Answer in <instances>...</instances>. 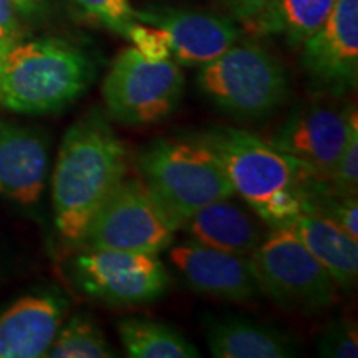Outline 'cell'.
<instances>
[{
  "label": "cell",
  "mask_w": 358,
  "mask_h": 358,
  "mask_svg": "<svg viewBox=\"0 0 358 358\" xmlns=\"http://www.w3.org/2000/svg\"><path fill=\"white\" fill-rule=\"evenodd\" d=\"M127 173V146L101 111H90L71 124L52 181L55 226L66 243H83L90 224Z\"/></svg>",
  "instance_id": "6da1fadb"
},
{
  "label": "cell",
  "mask_w": 358,
  "mask_h": 358,
  "mask_svg": "<svg viewBox=\"0 0 358 358\" xmlns=\"http://www.w3.org/2000/svg\"><path fill=\"white\" fill-rule=\"evenodd\" d=\"M87 53L60 38L17 42L0 58V105L25 115L64 110L93 80Z\"/></svg>",
  "instance_id": "7a4b0ae2"
},
{
  "label": "cell",
  "mask_w": 358,
  "mask_h": 358,
  "mask_svg": "<svg viewBox=\"0 0 358 358\" xmlns=\"http://www.w3.org/2000/svg\"><path fill=\"white\" fill-rule=\"evenodd\" d=\"M138 169L178 229L198 209L234 196L221 161L199 136L156 140L138 156Z\"/></svg>",
  "instance_id": "3957f363"
},
{
  "label": "cell",
  "mask_w": 358,
  "mask_h": 358,
  "mask_svg": "<svg viewBox=\"0 0 358 358\" xmlns=\"http://www.w3.org/2000/svg\"><path fill=\"white\" fill-rule=\"evenodd\" d=\"M198 87L219 110L244 122L267 118L290 96L284 65L256 42H236L201 66Z\"/></svg>",
  "instance_id": "277c9868"
},
{
  "label": "cell",
  "mask_w": 358,
  "mask_h": 358,
  "mask_svg": "<svg viewBox=\"0 0 358 358\" xmlns=\"http://www.w3.org/2000/svg\"><path fill=\"white\" fill-rule=\"evenodd\" d=\"M249 261L261 292L282 308L317 313L337 297L332 277L290 227L267 232Z\"/></svg>",
  "instance_id": "5b68a950"
},
{
  "label": "cell",
  "mask_w": 358,
  "mask_h": 358,
  "mask_svg": "<svg viewBox=\"0 0 358 358\" xmlns=\"http://www.w3.org/2000/svg\"><path fill=\"white\" fill-rule=\"evenodd\" d=\"M221 161L234 194L259 213L277 192L306 189L317 174L259 138L237 128H214L199 134ZM320 178V176H319Z\"/></svg>",
  "instance_id": "8992f818"
},
{
  "label": "cell",
  "mask_w": 358,
  "mask_h": 358,
  "mask_svg": "<svg viewBox=\"0 0 358 358\" xmlns=\"http://www.w3.org/2000/svg\"><path fill=\"white\" fill-rule=\"evenodd\" d=\"M185 90V75L171 58L146 60L136 48H127L115 58L103 80V101L115 122L136 127L169 118Z\"/></svg>",
  "instance_id": "52a82bcc"
},
{
  "label": "cell",
  "mask_w": 358,
  "mask_h": 358,
  "mask_svg": "<svg viewBox=\"0 0 358 358\" xmlns=\"http://www.w3.org/2000/svg\"><path fill=\"white\" fill-rule=\"evenodd\" d=\"M178 227L140 178H124L90 224L82 245L159 254Z\"/></svg>",
  "instance_id": "ba28073f"
},
{
  "label": "cell",
  "mask_w": 358,
  "mask_h": 358,
  "mask_svg": "<svg viewBox=\"0 0 358 358\" xmlns=\"http://www.w3.org/2000/svg\"><path fill=\"white\" fill-rule=\"evenodd\" d=\"M77 287L111 307L151 303L163 297L171 275L158 254L85 248L71 268Z\"/></svg>",
  "instance_id": "9c48e42d"
},
{
  "label": "cell",
  "mask_w": 358,
  "mask_h": 358,
  "mask_svg": "<svg viewBox=\"0 0 358 358\" xmlns=\"http://www.w3.org/2000/svg\"><path fill=\"white\" fill-rule=\"evenodd\" d=\"M337 100L332 96V100L322 98L297 105L268 143L327 179L358 127L355 106L340 105Z\"/></svg>",
  "instance_id": "30bf717a"
},
{
  "label": "cell",
  "mask_w": 358,
  "mask_h": 358,
  "mask_svg": "<svg viewBox=\"0 0 358 358\" xmlns=\"http://www.w3.org/2000/svg\"><path fill=\"white\" fill-rule=\"evenodd\" d=\"M302 66L322 95L342 98L358 83V0H337L302 43Z\"/></svg>",
  "instance_id": "8fae6325"
},
{
  "label": "cell",
  "mask_w": 358,
  "mask_h": 358,
  "mask_svg": "<svg viewBox=\"0 0 358 358\" xmlns=\"http://www.w3.org/2000/svg\"><path fill=\"white\" fill-rule=\"evenodd\" d=\"M169 261L194 292L227 302L254 301L261 292L249 257L191 239L169 250Z\"/></svg>",
  "instance_id": "7c38bea8"
},
{
  "label": "cell",
  "mask_w": 358,
  "mask_h": 358,
  "mask_svg": "<svg viewBox=\"0 0 358 358\" xmlns=\"http://www.w3.org/2000/svg\"><path fill=\"white\" fill-rule=\"evenodd\" d=\"M134 19L166 34L171 57L179 65L203 66L239 40L234 22L213 13L163 8L134 12Z\"/></svg>",
  "instance_id": "4fadbf2b"
},
{
  "label": "cell",
  "mask_w": 358,
  "mask_h": 358,
  "mask_svg": "<svg viewBox=\"0 0 358 358\" xmlns=\"http://www.w3.org/2000/svg\"><path fill=\"white\" fill-rule=\"evenodd\" d=\"M48 171V140L37 128L0 120V196L37 204Z\"/></svg>",
  "instance_id": "5bb4252c"
},
{
  "label": "cell",
  "mask_w": 358,
  "mask_h": 358,
  "mask_svg": "<svg viewBox=\"0 0 358 358\" xmlns=\"http://www.w3.org/2000/svg\"><path fill=\"white\" fill-rule=\"evenodd\" d=\"M66 302L53 292L25 295L0 313V358L47 357L64 324Z\"/></svg>",
  "instance_id": "9a60e30c"
},
{
  "label": "cell",
  "mask_w": 358,
  "mask_h": 358,
  "mask_svg": "<svg viewBox=\"0 0 358 358\" xmlns=\"http://www.w3.org/2000/svg\"><path fill=\"white\" fill-rule=\"evenodd\" d=\"M181 229L201 244L245 257L267 236L261 219L257 221L256 216L243 206L232 203L231 198L214 201L192 213Z\"/></svg>",
  "instance_id": "2e32d148"
},
{
  "label": "cell",
  "mask_w": 358,
  "mask_h": 358,
  "mask_svg": "<svg viewBox=\"0 0 358 358\" xmlns=\"http://www.w3.org/2000/svg\"><path fill=\"white\" fill-rule=\"evenodd\" d=\"M206 340L217 358H289L299 353L294 338L287 334L241 317L211 320Z\"/></svg>",
  "instance_id": "e0dca14e"
},
{
  "label": "cell",
  "mask_w": 358,
  "mask_h": 358,
  "mask_svg": "<svg viewBox=\"0 0 358 358\" xmlns=\"http://www.w3.org/2000/svg\"><path fill=\"white\" fill-rule=\"evenodd\" d=\"M301 237L332 277L337 289L350 292L358 279V241H353L338 224L317 211H306L289 226Z\"/></svg>",
  "instance_id": "ac0fdd59"
},
{
  "label": "cell",
  "mask_w": 358,
  "mask_h": 358,
  "mask_svg": "<svg viewBox=\"0 0 358 358\" xmlns=\"http://www.w3.org/2000/svg\"><path fill=\"white\" fill-rule=\"evenodd\" d=\"M337 0H271L256 19L248 24L261 35L282 37L290 47H302L317 32Z\"/></svg>",
  "instance_id": "d6986e66"
},
{
  "label": "cell",
  "mask_w": 358,
  "mask_h": 358,
  "mask_svg": "<svg viewBox=\"0 0 358 358\" xmlns=\"http://www.w3.org/2000/svg\"><path fill=\"white\" fill-rule=\"evenodd\" d=\"M118 334L124 350L133 358H196L198 348L179 330L146 319H123Z\"/></svg>",
  "instance_id": "ffe728a7"
},
{
  "label": "cell",
  "mask_w": 358,
  "mask_h": 358,
  "mask_svg": "<svg viewBox=\"0 0 358 358\" xmlns=\"http://www.w3.org/2000/svg\"><path fill=\"white\" fill-rule=\"evenodd\" d=\"M47 357L50 358H111L115 348L95 320L85 313L73 315L60 327Z\"/></svg>",
  "instance_id": "44dd1931"
},
{
  "label": "cell",
  "mask_w": 358,
  "mask_h": 358,
  "mask_svg": "<svg viewBox=\"0 0 358 358\" xmlns=\"http://www.w3.org/2000/svg\"><path fill=\"white\" fill-rule=\"evenodd\" d=\"M88 17H93L115 34L127 37L128 29L136 22L129 0H73Z\"/></svg>",
  "instance_id": "7402d4cb"
},
{
  "label": "cell",
  "mask_w": 358,
  "mask_h": 358,
  "mask_svg": "<svg viewBox=\"0 0 358 358\" xmlns=\"http://www.w3.org/2000/svg\"><path fill=\"white\" fill-rule=\"evenodd\" d=\"M330 191L338 196H357L358 192V127L353 129L348 138L347 146L332 173L325 179Z\"/></svg>",
  "instance_id": "603a6c76"
},
{
  "label": "cell",
  "mask_w": 358,
  "mask_h": 358,
  "mask_svg": "<svg viewBox=\"0 0 358 358\" xmlns=\"http://www.w3.org/2000/svg\"><path fill=\"white\" fill-rule=\"evenodd\" d=\"M320 357L330 358H357L358 335L355 322L338 319L327 327L319 340Z\"/></svg>",
  "instance_id": "cb8c5ba5"
},
{
  "label": "cell",
  "mask_w": 358,
  "mask_h": 358,
  "mask_svg": "<svg viewBox=\"0 0 358 358\" xmlns=\"http://www.w3.org/2000/svg\"><path fill=\"white\" fill-rule=\"evenodd\" d=\"M127 38L131 40L134 48L141 53L146 60L164 62L171 58V48L166 34L158 27H146L141 24H131L128 29Z\"/></svg>",
  "instance_id": "d4e9b609"
},
{
  "label": "cell",
  "mask_w": 358,
  "mask_h": 358,
  "mask_svg": "<svg viewBox=\"0 0 358 358\" xmlns=\"http://www.w3.org/2000/svg\"><path fill=\"white\" fill-rule=\"evenodd\" d=\"M20 42V25L12 0H0V58Z\"/></svg>",
  "instance_id": "484cf974"
},
{
  "label": "cell",
  "mask_w": 358,
  "mask_h": 358,
  "mask_svg": "<svg viewBox=\"0 0 358 358\" xmlns=\"http://www.w3.org/2000/svg\"><path fill=\"white\" fill-rule=\"evenodd\" d=\"M271 0H224L226 7L236 17L237 20H243L248 24L261 13L268 6Z\"/></svg>",
  "instance_id": "4316f807"
},
{
  "label": "cell",
  "mask_w": 358,
  "mask_h": 358,
  "mask_svg": "<svg viewBox=\"0 0 358 358\" xmlns=\"http://www.w3.org/2000/svg\"><path fill=\"white\" fill-rule=\"evenodd\" d=\"M12 2L17 12L24 13V15H32V13L38 12L43 7L45 0H12Z\"/></svg>",
  "instance_id": "83f0119b"
}]
</instances>
